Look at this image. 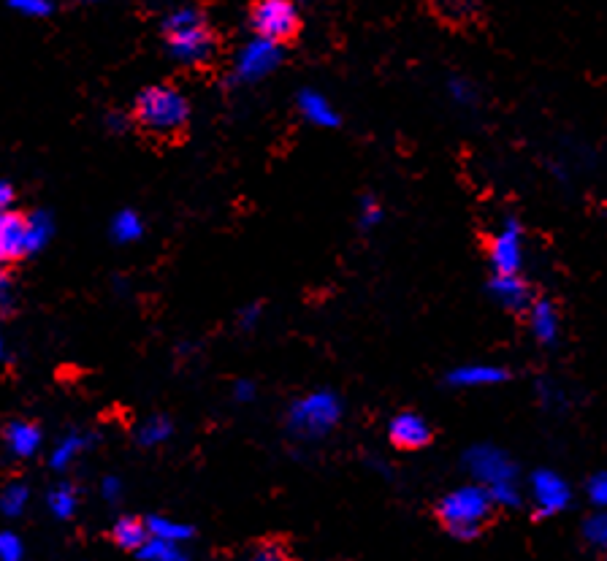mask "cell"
Returning a JSON list of instances; mask_svg holds the SVG:
<instances>
[{
	"label": "cell",
	"instance_id": "cell-3",
	"mask_svg": "<svg viewBox=\"0 0 607 561\" xmlns=\"http://www.w3.org/2000/svg\"><path fill=\"white\" fill-rule=\"evenodd\" d=\"M494 499L480 483L472 486H461L456 491H450L442 502H439V521L445 524L453 537L458 540H475L483 524L491 515Z\"/></svg>",
	"mask_w": 607,
	"mask_h": 561
},
{
	"label": "cell",
	"instance_id": "cell-7",
	"mask_svg": "<svg viewBox=\"0 0 607 561\" xmlns=\"http://www.w3.org/2000/svg\"><path fill=\"white\" fill-rule=\"evenodd\" d=\"M282 49L277 41L269 38H253L250 44H244V49L236 57V79L242 82H258L263 76H269L274 68L280 66Z\"/></svg>",
	"mask_w": 607,
	"mask_h": 561
},
{
	"label": "cell",
	"instance_id": "cell-4",
	"mask_svg": "<svg viewBox=\"0 0 607 561\" xmlns=\"http://www.w3.org/2000/svg\"><path fill=\"white\" fill-rule=\"evenodd\" d=\"M166 36H169L171 57L185 63V66H198L212 57L215 41L206 28L204 17L198 9H177L166 19Z\"/></svg>",
	"mask_w": 607,
	"mask_h": 561
},
{
	"label": "cell",
	"instance_id": "cell-10",
	"mask_svg": "<svg viewBox=\"0 0 607 561\" xmlns=\"http://www.w3.org/2000/svg\"><path fill=\"white\" fill-rule=\"evenodd\" d=\"M30 255L28 217L17 212H0V263H14Z\"/></svg>",
	"mask_w": 607,
	"mask_h": 561
},
{
	"label": "cell",
	"instance_id": "cell-15",
	"mask_svg": "<svg viewBox=\"0 0 607 561\" xmlns=\"http://www.w3.org/2000/svg\"><path fill=\"white\" fill-rule=\"evenodd\" d=\"M299 112L304 120L318 125V128H337L339 125L337 109L331 106L326 95L315 93V90H304L299 95Z\"/></svg>",
	"mask_w": 607,
	"mask_h": 561
},
{
	"label": "cell",
	"instance_id": "cell-17",
	"mask_svg": "<svg viewBox=\"0 0 607 561\" xmlns=\"http://www.w3.org/2000/svg\"><path fill=\"white\" fill-rule=\"evenodd\" d=\"M150 526L141 518H133V515H125L120 518L112 529V540L120 545L122 551H141L144 545L150 543Z\"/></svg>",
	"mask_w": 607,
	"mask_h": 561
},
{
	"label": "cell",
	"instance_id": "cell-35",
	"mask_svg": "<svg viewBox=\"0 0 607 561\" xmlns=\"http://www.w3.org/2000/svg\"><path fill=\"white\" fill-rule=\"evenodd\" d=\"M234 393H236V399H239V402H250V399H253V393H255V385L247 383V380H239V383H236V388H234Z\"/></svg>",
	"mask_w": 607,
	"mask_h": 561
},
{
	"label": "cell",
	"instance_id": "cell-31",
	"mask_svg": "<svg viewBox=\"0 0 607 561\" xmlns=\"http://www.w3.org/2000/svg\"><path fill=\"white\" fill-rule=\"evenodd\" d=\"M250 561H290V559H288V553H285V548H282V545L266 543L253 553V559H250Z\"/></svg>",
	"mask_w": 607,
	"mask_h": 561
},
{
	"label": "cell",
	"instance_id": "cell-30",
	"mask_svg": "<svg viewBox=\"0 0 607 561\" xmlns=\"http://www.w3.org/2000/svg\"><path fill=\"white\" fill-rule=\"evenodd\" d=\"M383 220V206L377 204L374 198H366L364 206H361V225L364 228H372V225H377Z\"/></svg>",
	"mask_w": 607,
	"mask_h": 561
},
{
	"label": "cell",
	"instance_id": "cell-16",
	"mask_svg": "<svg viewBox=\"0 0 607 561\" xmlns=\"http://www.w3.org/2000/svg\"><path fill=\"white\" fill-rule=\"evenodd\" d=\"M529 326L540 345H553L559 339V312L551 301H534L529 307Z\"/></svg>",
	"mask_w": 607,
	"mask_h": 561
},
{
	"label": "cell",
	"instance_id": "cell-20",
	"mask_svg": "<svg viewBox=\"0 0 607 561\" xmlns=\"http://www.w3.org/2000/svg\"><path fill=\"white\" fill-rule=\"evenodd\" d=\"M52 217L47 212H36V215L28 217V244H30V253H38V250H44V244L52 239Z\"/></svg>",
	"mask_w": 607,
	"mask_h": 561
},
{
	"label": "cell",
	"instance_id": "cell-36",
	"mask_svg": "<svg viewBox=\"0 0 607 561\" xmlns=\"http://www.w3.org/2000/svg\"><path fill=\"white\" fill-rule=\"evenodd\" d=\"M258 315H261V309L258 307H247L242 312V318H239V326L242 328H253L258 323Z\"/></svg>",
	"mask_w": 607,
	"mask_h": 561
},
{
	"label": "cell",
	"instance_id": "cell-8",
	"mask_svg": "<svg viewBox=\"0 0 607 561\" xmlns=\"http://www.w3.org/2000/svg\"><path fill=\"white\" fill-rule=\"evenodd\" d=\"M488 258L496 274H518L523 266V231L515 220H507L491 239Z\"/></svg>",
	"mask_w": 607,
	"mask_h": 561
},
{
	"label": "cell",
	"instance_id": "cell-25",
	"mask_svg": "<svg viewBox=\"0 0 607 561\" xmlns=\"http://www.w3.org/2000/svg\"><path fill=\"white\" fill-rule=\"evenodd\" d=\"M49 507L57 518H71L76 510V494L71 486H60L49 494Z\"/></svg>",
	"mask_w": 607,
	"mask_h": 561
},
{
	"label": "cell",
	"instance_id": "cell-5",
	"mask_svg": "<svg viewBox=\"0 0 607 561\" xmlns=\"http://www.w3.org/2000/svg\"><path fill=\"white\" fill-rule=\"evenodd\" d=\"M339 418H342V402L337 399V393L315 391L290 407L288 423L293 434H299L304 440H320L337 426Z\"/></svg>",
	"mask_w": 607,
	"mask_h": 561
},
{
	"label": "cell",
	"instance_id": "cell-27",
	"mask_svg": "<svg viewBox=\"0 0 607 561\" xmlns=\"http://www.w3.org/2000/svg\"><path fill=\"white\" fill-rule=\"evenodd\" d=\"M586 537H589L591 543L605 545L607 548V510L591 515L589 521H586Z\"/></svg>",
	"mask_w": 607,
	"mask_h": 561
},
{
	"label": "cell",
	"instance_id": "cell-28",
	"mask_svg": "<svg viewBox=\"0 0 607 561\" xmlns=\"http://www.w3.org/2000/svg\"><path fill=\"white\" fill-rule=\"evenodd\" d=\"M0 561H22V543L17 534L0 532Z\"/></svg>",
	"mask_w": 607,
	"mask_h": 561
},
{
	"label": "cell",
	"instance_id": "cell-34",
	"mask_svg": "<svg viewBox=\"0 0 607 561\" xmlns=\"http://www.w3.org/2000/svg\"><path fill=\"white\" fill-rule=\"evenodd\" d=\"M14 204V187L9 182H0V212H6Z\"/></svg>",
	"mask_w": 607,
	"mask_h": 561
},
{
	"label": "cell",
	"instance_id": "cell-24",
	"mask_svg": "<svg viewBox=\"0 0 607 561\" xmlns=\"http://www.w3.org/2000/svg\"><path fill=\"white\" fill-rule=\"evenodd\" d=\"M28 505V488L22 483H11V486L3 488L0 494V510L6 515H19Z\"/></svg>",
	"mask_w": 607,
	"mask_h": 561
},
{
	"label": "cell",
	"instance_id": "cell-6",
	"mask_svg": "<svg viewBox=\"0 0 607 561\" xmlns=\"http://www.w3.org/2000/svg\"><path fill=\"white\" fill-rule=\"evenodd\" d=\"M299 11L293 0H258L253 9V28L261 38L269 41H288L299 33Z\"/></svg>",
	"mask_w": 607,
	"mask_h": 561
},
{
	"label": "cell",
	"instance_id": "cell-29",
	"mask_svg": "<svg viewBox=\"0 0 607 561\" xmlns=\"http://www.w3.org/2000/svg\"><path fill=\"white\" fill-rule=\"evenodd\" d=\"M589 496L594 505L602 507V510H607V472H599V475L591 477Z\"/></svg>",
	"mask_w": 607,
	"mask_h": 561
},
{
	"label": "cell",
	"instance_id": "cell-12",
	"mask_svg": "<svg viewBox=\"0 0 607 561\" xmlns=\"http://www.w3.org/2000/svg\"><path fill=\"white\" fill-rule=\"evenodd\" d=\"M491 296L510 312L532 307V293H529V285L521 280V274H494Z\"/></svg>",
	"mask_w": 607,
	"mask_h": 561
},
{
	"label": "cell",
	"instance_id": "cell-11",
	"mask_svg": "<svg viewBox=\"0 0 607 561\" xmlns=\"http://www.w3.org/2000/svg\"><path fill=\"white\" fill-rule=\"evenodd\" d=\"M388 437H391L396 448L418 450L423 445H429L431 429L426 418H421L418 412H399L388 426Z\"/></svg>",
	"mask_w": 607,
	"mask_h": 561
},
{
	"label": "cell",
	"instance_id": "cell-2",
	"mask_svg": "<svg viewBox=\"0 0 607 561\" xmlns=\"http://www.w3.org/2000/svg\"><path fill=\"white\" fill-rule=\"evenodd\" d=\"M133 117L144 131L155 133L160 139H169V136L185 131L187 120H190V103L174 87H147L136 98Z\"/></svg>",
	"mask_w": 607,
	"mask_h": 561
},
{
	"label": "cell",
	"instance_id": "cell-19",
	"mask_svg": "<svg viewBox=\"0 0 607 561\" xmlns=\"http://www.w3.org/2000/svg\"><path fill=\"white\" fill-rule=\"evenodd\" d=\"M87 448V440L82 434H68L63 440L57 442V448L52 450V467L55 469H66L71 461H76V456Z\"/></svg>",
	"mask_w": 607,
	"mask_h": 561
},
{
	"label": "cell",
	"instance_id": "cell-1",
	"mask_svg": "<svg viewBox=\"0 0 607 561\" xmlns=\"http://www.w3.org/2000/svg\"><path fill=\"white\" fill-rule=\"evenodd\" d=\"M469 475L475 477L480 486L486 488L494 505L518 507L521 491H518V469L505 450L496 445H475L467 453Z\"/></svg>",
	"mask_w": 607,
	"mask_h": 561
},
{
	"label": "cell",
	"instance_id": "cell-38",
	"mask_svg": "<svg viewBox=\"0 0 607 561\" xmlns=\"http://www.w3.org/2000/svg\"><path fill=\"white\" fill-rule=\"evenodd\" d=\"M3 353H6V345H3V337H0V358H3Z\"/></svg>",
	"mask_w": 607,
	"mask_h": 561
},
{
	"label": "cell",
	"instance_id": "cell-26",
	"mask_svg": "<svg viewBox=\"0 0 607 561\" xmlns=\"http://www.w3.org/2000/svg\"><path fill=\"white\" fill-rule=\"evenodd\" d=\"M9 6L22 17H49L52 14V0H9Z\"/></svg>",
	"mask_w": 607,
	"mask_h": 561
},
{
	"label": "cell",
	"instance_id": "cell-14",
	"mask_svg": "<svg viewBox=\"0 0 607 561\" xmlns=\"http://www.w3.org/2000/svg\"><path fill=\"white\" fill-rule=\"evenodd\" d=\"M6 448L17 459H30L41 448V429L30 421H14L6 426Z\"/></svg>",
	"mask_w": 607,
	"mask_h": 561
},
{
	"label": "cell",
	"instance_id": "cell-23",
	"mask_svg": "<svg viewBox=\"0 0 607 561\" xmlns=\"http://www.w3.org/2000/svg\"><path fill=\"white\" fill-rule=\"evenodd\" d=\"M150 526L152 537H158V540H171V543H179V540H187L193 529L185 524H177V521H169V518H150L147 521Z\"/></svg>",
	"mask_w": 607,
	"mask_h": 561
},
{
	"label": "cell",
	"instance_id": "cell-32",
	"mask_svg": "<svg viewBox=\"0 0 607 561\" xmlns=\"http://www.w3.org/2000/svg\"><path fill=\"white\" fill-rule=\"evenodd\" d=\"M14 301H17V296H14V282H11L9 274L0 272V312H9V309L14 307Z\"/></svg>",
	"mask_w": 607,
	"mask_h": 561
},
{
	"label": "cell",
	"instance_id": "cell-9",
	"mask_svg": "<svg viewBox=\"0 0 607 561\" xmlns=\"http://www.w3.org/2000/svg\"><path fill=\"white\" fill-rule=\"evenodd\" d=\"M572 491L570 483L553 472V469H540L532 475V502L537 507V515L548 518V515L561 513L564 507L570 505Z\"/></svg>",
	"mask_w": 607,
	"mask_h": 561
},
{
	"label": "cell",
	"instance_id": "cell-37",
	"mask_svg": "<svg viewBox=\"0 0 607 561\" xmlns=\"http://www.w3.org/2000/svg\"><path fill=\"white\" fill-rule=\"evenodd\" d=\"M103 496H106V499H117V496H120V480L109 477V480L103 483Z\"/></svg>",
	"mask_w": 607,
	"mask_h": 561
},
{
	"label": "cell",
	"instance_id": "cell-22",
	"mask_svg": "<svg viewBox=\"0 0 607 561\" xmlns=\"http://www.w3.org/2000/svg\"><path fill=\"white\" fill-rule=\"evenodd\" d=\"M141 559L147 561H185V553L179 551L177 543L171 540H158V537H150V543L141 548Z\"/></svg>",
	"mask_w": 607,
	"mask_h": 561
},
{
	"label": "cell",
	"instance_id": "cell-33",
	"mask_svg": "<svg viewBox=\"0 0 607 561\" xmlns=\"http://www.w3.org/2000/svg\"><path fill=\"white\" fill-rule=\"evenodd\" d=\"M450 95H453V101L456 103L475 101V90H472L467 79H453V82H450Z\"/></svg>",
	"mask_w": 607,
	"mask_h": 561
},
{
	"label": "cell",
	"instance_id": "cell-21",
	"mask_svg": "<svg viewBox=\"0 0 607 561\" xmlns=\"http://www.w3.org/2000/svg\"><path fill=\"white\" fill-rule=\"evenodd\" d=\"M171 431H174V426H171L169 418L155 415V418H150V421L139 429V442L141 445H147V448H155V445H163V442L169 440Z\"/></svg>",
	"mask_w": 607,
	"mask_h": 561
},
{
	"label": "cell",
	"instance_id": "cell-13",
	"mask_svg": "<svg viewBox=\"0 0 607 561\" xmlns=\"http://www.w3.org/2000/svg\"><path fill=\"white\" fill-rule=\"evenodd\" d=\"M450 385L456 388H491L507 380V372L494 364H467L450 372Z\"/></svg>",
	"mask_w": 607,
	"mask_h": 561
},
{
	"label": "cell",
	"instance_id": "cell-18",
	"mask_svg": "<svg viewBox=\"0 0 607 561\" xmlns=\"http://www.w3.org/2000/svg\"><path fill=\"white\" fill-rule=\"evenodd\" d=\"M144 234V223L141 217L133 212V209H125L120 215H114L112 220V239L120 244H131L136 239H141Z\"/></svg>",
	"mask_w": 607,
	"mask_h": 561
}]
</instances>
